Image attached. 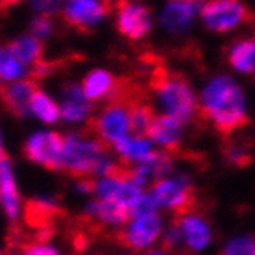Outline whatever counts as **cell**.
<instances>
[{"instance_id": "obj_1", "label": "cell", "mask_w": 255, "mask_h": 255, "mask_svg": "<svg viewBox=\"0 0 255 255\" xmlns=\"http://www.w3.org/2000/svg\"><path fill=\"white\" fill-rule=\"evenodd\" d=\"M198 98L200 118L211 123L224 139L249 124L245 90L231 74L218 73L212 76Z\"/></svg>"}, {"instance_id": "obj_2", "label": "cell", "mask_w": 255, "mask_h": 255, "mask_svg": "<svg viewBox=\"0 0 255 255\" xmlns=\"http://www.w3.org/2000/svg\"><path fill=\"white\" fill-rule=\"evenodd\" d=\"M110 148L112 147L85 131L70 133L65 136L61 172L76 181L95 176L96 173L101 175L104 166L109 161L107 155Z\"/></svg>"}, {"instance_id": "obj_3", "label": "cell", "mask_w": 255, "mask_h": 255, "mask_svg": "<svg viewBox=\"0 0 255 255\" xmlns=\"http://www.w3.org/2000/svg\"><path fill=\"white\" fill-rule=\"evenodd\" d=\"M152 92L167 115L181 124L190 123L200 113V98L183 74L161 71L152 78Z\"/></svg>"}, {"instance_id": "obj_4", "label": "cell", "mask_w": 255, "mask_h": 255, "mask_svg": "<svg viewBox=\"0 0 255 255\" xmlns=\"http://www.w3.org/2000/svg\"><path fill=\"white\" fill-rule=\"evenodd\" d=\"M130 101L131 98L127 96L123 90L116 98L110 99L96 116L88 119L84 131L107 144L109 147H113L119 139L127 136V131L130 130Z\"/></svg>"}, {"instance_id": "obj_5", "label": "cell", "mask_w": 255, "mask_h": 255, "mask_svg": "<svg viewBox=\"0 0 255 255\" xmlns=\"http://www.w3.org/2000/svg\"><path fill=\"white\" fill-rule=\"evenodd\" d=\"M112 19L116 31L131 42L144 40L156 25V14L142 0L119 2L112 11Z\"/></svg>"}, {"instance_id": "obj_6", "label": "cell", "mask_w": 255, "mask_h": 255, "mask_svg": "<svg viewBox=\"0 0 255 255\" xmlns=\"http://www.w3.org/2000/svg\"><path fill=\"white\" fill-rule=\"evenodd\" d=\"M251 17L245 0H206L200 23L215 34H229L242 28Z\"/></svg>"}, {"instance_id": "obj_7", "label": "cell", "mask_w": 255, "mask_h": 255, "mask_svg": "<svg viewBox=\"0 0 255 255\" xmlns=\"http://www.w3.org/2000/svg\"><path fill=\"white\" fill-rule=\"evenodd\" d=\"M206 0H164L156 11V25L173 37L189 34L200 22Z\"/></svg>"}, {"instance_id": "obj_8", "label": "cell", "mask_w": 255, "mask_h": 255, "mask_svg": "<svg viewBox=\"0 0 255 255\" xmlns=\"http://www.w3.org/2000/svg\"><path fill=\"white\" fill-rule=\"evenodd\" d=\"M152 195L159 206L172 209L175 217L189 215L197 206V192L187 175L153 181Z\"/></svg>"}, {"instance_id": "obj_9", "label": "cell", "mask_w": 255, "mask_h": 255, "mask_svg": "<svg viewBox=\"0 0 255 255\" xmlns=\"http://www.w3.org/2000/svg\"><path fill=\"white\" fill-rule=\"evenodd\" d=\"M112 5L106 0H65L61 17L79 31H92L110 17Z\"/></svg>"}, {"instance_id": "obj_10", "label": "cell", "mask_w": 255, "mask_h": 255, "mask_svg": "<svg viewBox=\"0 0 255 255\" xmlns=\"http://www.w3.org/2000/svg\"><path fill=\"white\" fill-rule=\"evenodd\" d=\"M64 144L65 138L57 131H40L33 134L23 144L22 153L26 159L39 164L45 169L61 172Z\"/></svg>"}, {"instance_id": "obj_11", "label": "cell", "mask_w": 255, "mask_h": 255, "mask_svg": "<svg viewBox=\"0 0 255 255\" xmlns=\"http://www.w3.org/2000/svg\"><path fill=\"white\" fill-rule=\"evenodd\" d=\"M23 223L29 229L36 231V237L33 240L40 243H47L54 234V228L57 220L64 217V211L61 206L50 200H26L23 204Z\"/></svg>"}, {"instance_id": "obj_12", "label": "cell", "mask_w": 255, "mask_h": 255, "mask_svg": "<svg viewBox=\"0 0 255 255\" xmlns=\"http://www.w3.org/2000/svg\"><path fill=\"white\" fill-rule=\"evenodd\" d=\"M161 234V220L156 214L134 218L128 226L115 234L118 245L134 252H142Z\"/></svg>"}, {"instance_id": "obj_13", "label": "cell", "mask_w": 255, "mask_h": 255, "mask_svg": "<svg viewBox=\"0 0 255 255\" xmlns=\"http://www.w3.org/2000/svg\"><path fill=\"white\" fill-rule=\"evenodd\" d=\"M37 82L31 78L2 85V101L5 110L12 118H26L31 113V102L37 92Z\"/></svg>"}, {"instance_id": "obj_14", "label": "cell", "mask_w": 255, "mask_h": 255, "mask_svg": "<svg viewBox=\"0 0 255 255\" xmlns=\"http://www.w3.org/2000/svg\"><path fill=\"white\" fill-rule=\"evenodd\" d=\"M81 87L84 90L88 101H110L123 92V87L119 85L113 73L106 68H93L85 73L81 81Z\"/></svg>"}, {"instance_id": "obj_15", "label": "cell", "mask_w": 255, "mask_h": 255, "mask_svg": "<svg viewBox=\"0 0 255 255\" xmlns=\"http://www.w3.org/2000/svg\"><path fill=\"white\" fill-rule=\"evenodd\" d=\"M61 118L68 123L88 121L93 113V102L88 101L81 84H67L62 88Z\"/></svg>"}, {"instance_id": "obj_16", "label": "cell", "mask_w": 255, "mask_h": 255, "mask_svg": "<svg viewBox=\"0 0 255 255\" xmlns=\"http://www.w3.org/2000/svg\"><path fill=\"white\" fill-rule=\"evenodd\" d=\"M226 61L234 71L255 78V34L235 37L226 48Z\"/></svg>"}, {"instance_id": "obj_17", "label": "cell", "mask_w": 255, "mask_h": 255, "mask_svg": "<svg viewBox=\"0 0 255 255\" xmlns=\"http://www.w3.org/2000/svg\"><path fill=\"white\" fill-rule=\"evenodd\" d=\"M181 126L183 124L176 118L167 113L158 115L152 127L148 128L147 139H152L162 145L166 152L175 156L179 153V145H181Z\"/></svg>"}, {"instance_id": "obj_18", "label": "cell", "mask_w": 255, "mask_h": 255, "mask_svg": "<svg viewBox=\"0 0 255 255\" xmlns=\"http://www.w3.org/2000/svg\"><path fill=\"white\" fill-rule=\"evenodd\" d=\"M0 190H2V203H3V209L5 214L8 215V218L11 221H16L19 211H20V197L16 187V183H14V176H12V170H11V162L9 158L6 155V152L2 148V164H0Z\"/></svg>"}, {"instance_id": "obj_19", "label": "cell", "mask_w": 255, "mask_h": 255, "mask_svg": "<svg viewBox=\"0 0 255 255\" xmlns=\"http://www.w3.org/2000/svg\"><path fill=\"white\" fill-rule=\"evenodd\" d=\"M88 215L99 220L104 224H112V226H119V224H126L131 220L130 207L123 204L118 200H95L88 206Z\"/></svg>"}, {"instance_id": "obj_20", "label": "cell", "mask_w": 255, "mask_h": 255, "mask_svg": "<svg viewBox=\"0 0 255 255\" xmlns=\"http://www.w3.org/2000/svg\"><path fill=\"white\" fill-rule=\"evenodd\" d=\"M173 220L178 221L179 228L183 231V237L186 238L190 249L200 251L211 242V229H209L206 220L200 215L192 212L183 217H173Z\"/></svg>"}, {"instance_id": "obj_21", "label": "cell", "mask_w": 255, "mask_h": 255, "mask_svg": "<svg viewBox=\"0 0 255 255\" xmlns=\"http://www.w3.org/2000/svg\"><path fill=\"white\" fill-rule=\"evenodd\" d=\"M5 47L9 50L11 54H14L28 67H33L40 59H43V42L33 34H29L28 31L8 40Z\"/></svg>"}, {"instance_id": "obj_22", "label": "cell", "mask_w": 255, "mask_h": 255, "mask_svg": "<svg viewBox=\"0 0 255 255\" xmlns=\"http://www.w3.org/2000/svg\"><path fill=\"white\" fill-rule=\"evenodd\" d=\"M156 116L158 115L155 109L148 102H144L142 99L138 98H131L128 107V119H130V131L133 136L147 139L148 128L152 127Z\"/></svg>"}, {"instance_id": "obj_23", "label": "cell", "mask_w": 255, "mask_h": 255, "mask_svg": "<svg viewBox=\"0 0 255 255\" xmlns=\"http://www.w3.org/2000/svg\"><path fill=\"white\" fill-rule=\"evenodd\" d=\"M113 147L119 153V161H123L126 164L144 162L150 158V155L155 152L147 139L134 138V136H131V138L124 136V138L119 139Z\"/></svg>"}, {"instance_id": "obj_24", "label": "cell", "mask_w": 255, "mask_h": 255, "mask_svg": "<svg viewBox=\"0 0 255 255\" xmlns=\"http://www.w3.org/2000/svg\"><path fill=\"white\" fill-rule=\"evenodd\" d=\"M29 73H31V67L19 61L3 45L2 50H0V79H2V82L9 84L26 79L29 78Z\"/></svg>"}, {"instance_id": "obj_25", "label": "cell", "mask_w": 255, "mask_h": 255, "mask_svg": "<svg viewBox=\"0 0 255 255\" xmlns=\"http://www.w3.org/2000/svg\"><path fill=\"white\" fill-rule=\"evenodd\" d=\"M31 113L39 118L42 123L53 124L61 118V106L42 88H37V92L31 102Z\"/></svg>"}, {"instance_id": "obj_26", "label": "cell", "mask_w": 255, "mask_h": 255, "mask_svg": "<svg viewBox=\"0 0 255 255\" xmlns=\"http://www.w3.org/2000/svg\"><path fill=\"white\" fill-rule=\"evenodd\" d=\"M221 155L229 166L237 167V169H245V167L251 166L254 161L252 155L243 145L231 141L229 138H226L221 144Z\"/></svg>"}, {"instance_id": "obj_27", "label": "cell", "mask_w": 255, "mask_h": 255, "mask_svg": "<svg viewBox=\"0 0 255 255\" xmlns=\"http://www.w3.org/2000/svg\"><path fill=\"white\" fill-rule=\"evenodd\" d=\"M26 31L33 34L39 40L45 42L48 40L54 33V20L50 16H43V14H33L28 19L26 23Z\"/></svg>"}, {"instance_id": "obj_28", "label": "cell", "mask_w": 255, "mask_h": 255, "mask_svg": "<svg viewBox=\"0 0 255 255\" xmlns=\"http://www.w3.org/2000/svg\"><path fill=\"white\" fill-rule=\"evenodd\" d=\"M220 255H255V235L232 240L223 248Z\"/></svg>"}, {"instance_id": "obj_29", "label": "cell", "mask_w": 255, "mask_h": 255, "mask_svg": "<svg viewBox=\"0 0 255 255\" xmlns=\"http://www.w3.org/2000/svg\"><path fill=\"white\" fill-rule=\"evenodd\" d=\"M64 2L65 0H26V5L33 11V14L54 17L56 14H61Z\"/></svg>"}, {"instance_id": "obj_30", "label": "cell", "mask_w": 255, "mask_h": 255, "mask_svg": "<svg viewBox=\"0 0 255 255\" xmlns=\"http://www.w3.org/2000/svg\"><path fill=\"white\" fill-rule=\"evenodd\" d=\"M8 248L17 249L22 255H59L57 251L48 245L36 242V240H26L20 245H6Z\"/></svg>"}, {"instance_id": "obj_31", "label": "cell", "mask_w": 255, "mask_h": 255, "mask_svg": "<svg viewBox=\"0 0 255 255\" xmlns=\"http://www.w3.org/2000/svg\"><path fill=\"white\" fill-rule=\"evenodd\" d=\"M158 206L159 204L156 203V200H155V197H153L152 193H142V197L138 200V203L130 209L131 220L156 214V207Z\"/></svg>"}, {"instance_id": "obj_32", "label": "cell", "mask_w": 255, "mask_h": 255, "mask_svg": "<svg viewBox=\"0 0 255 255\" xmlns=\"http://www.w3.org/2000/svg\"><path fill=\"white\" fill-rule=\"evenodd\" d=\"M121 184L123 181H119V179L102 176L101 181H98L96 193L102 200H118V193H119V189H121Z\"/></svg>"}, {"instance_id": "obj_33", "label": "cell", "mask_w": 255, "mask_h": 255, "mask_svg": "<svg viewBox=\"0 0 255 255\" xmlns=\"http://www.w3.org/2000/svg\"><path fill=\"white\" fill-rule=\"evenodd\" d=\"M181 238H184V237H183L181 228H179V224H178L176 220H172L169 229L166 231V234H164V237H162V240H161L159 248L164 249V251H169V252H170V251H173V248H175L179 242H181Z\"/></svg>"}, {"instance_id": "obj_34", "label": "cell", "mask_w": 255, "mask_h": 255, "mask_svg": "<svg viewBox=\"0 0 255 255\" xmlns=\"http://www.w3.org/2000/svg\"><path fill=\"white\" fill-rule=\"evenodd\" d=\"M53 71H54V64L50 62V61H47V59H40L39 62H36L31 67V73H29V78L34 79L37 82L40 79L48 78Z\"/></svg>"}, {"instance_id": "obj_35", "label": "cell", "mask_w": 255, "mask_h": 255, "mask_svg": "<svg viewBox=\"0 0 255 255\" xmlns=\"http://www.w3.org/2000/svg\"><path fill=\"white\" fill-rule=\"evenodd\" d=\"M142 255H173V254L169 252V251H164V249L158 248V249H148V251H145Z\"/></svg>"}, {"instance_id": "obj_36", "label": "cell", "mask_w": 255, "mask_h": 255, "mask_svg": "<svg viewBox=\"0 0 255 255\" xmlns=\"http://www.w3.org/2000/svg\"><path fill=\"white\" fill-rule=\"evenodd\" d=\"M20 3H26V0H2L3 6H16Z\"/></svg>"}, {"instance_id": "obj_37", "label": "cell", "mask_w": 255, "mask_h": 255, "mask_svg": "<svg viewBox=\"0 0 255 255\" xmlns=\"http://www.w3.org/2000/svg\"><path fill=\"white\" fill-rule=\"evenodd\" d=\"M107 3H110V5H118L119 2H123V0H106Z\"/></svg>"}]
</instances>
